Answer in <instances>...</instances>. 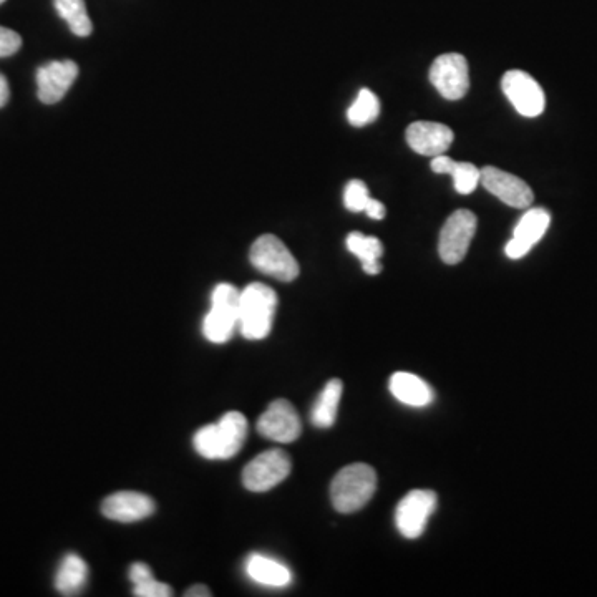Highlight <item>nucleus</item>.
<instances>
[{
  "mask_svg": "<svg viewBox=\"0 0 597 597\" xmlns=\"http://www.w3.org/2000/svg\"><path fill=\"white\" fill-rule=\"evenodd\" d=\"M248 437V420L243 413L229 412L218 423L199 428L195 450L208 460H229L238 455Z\"/></svg>",
  "mask_w": 597,
  "mask_h": 597,
  "instance_id": "nucleus-1",
  "label": "nucleus"
},
{
  "mask_svg": "<svg viewBox=\"0 0 597 597\" xmlns=\"http://www.w3.org/2000/svg\"><path fill=\"white\" fill-rule=\"evenodd\" d=\"M375 490L377 475L372 466L365 463L345 466L332 480V505L340 513H354L372 500Z\"/></svg>",
  "mask_w": 597,
  "mask_h": 597,
  "instance_id": "nucleus-2",
  "label": "nucleus"
},
{
  "mask_svg": "<svg viewBox=\"0 0 597 597\" xmlns=\"http://www.w3.org/2000/svg\"><path fill=\"white\" fill-rule=\"evenodd\" d=\"M277 309L276 292L261 282L249 284L239 299V331L249 340L266 339Z\"/></svg>",
  "mask_w": 597,
  "mask_h": 597,
  "instance_id": "nucleus-3",
  "label": "nucleus"
},
{
  "mask_svg": "<svg viewBox=\"0 0 597 597\" xmlns=\"http://www.w3.org/2000/svg\"><path fill=\"white\" fill-rule=\"evenodd\" d=\"M241 291L233 284H219L211 296V311L203 322V334L213 344H224L233 337L239 324Z\"/></svg>",
  "mask_w": 597,
  "mask_h": 597,
  "instance_id": "nucleus-4",
  "label": "nucleus"
},
{
  "mask_svg": "<svg viewBox=\"0 0 597 597\" xmlns=\"http://www.w3.org/2000/svg\"><path fill=\"white\" fill-rule=\"evenodd\" d=\"M249 259L258 271L274 277L277 281L292 282L299 276V264L296 258L286 248V244L272 234H264L256 239L249 253Z\"/></svg>",
  "mask_w": 597,
  "mask_h": 597,
  "instance_id": "nucleus-5",
  "label": "nucleus"
},
{
  "mask_svg": "<svg viewBox=\"0 0 597 597\" xmlns=\"http://www.w3.org/2000/svg\"><path fill=\"white\" fill-rule=\"evenodd\" d=\"M476 224L475 214L468 209H458L447 219L438 241V253L443 263L450 266L462 263L475 238Z\"/></svg>",
  "mask_w": 597,
  "mask_h": 597,
  "instance_id": "nucleus-6",
  "label": "nucleus"
},
{
  "mask_svg": "<svg viewBox=\"0 0 597 597\" xmlns=\"http://www.w3.org/2000/svg\"><path fill=\"white\" fill-rule=\"evenodd\" d=\"M291 458L279 448L267 450L248 463L243 471V483L249 491L264 493L291 475Z\"/></svg>",
  "mask_w": 597,
  "mask_h": 597,
  "instance_id": "nucleus-7",
  "label": "nucleus"
},
{
  "mask_svg": "<svg viewBox=\"0 0 597 597\" xmlns=\"http://www.w3.org/2000/svg\"><path fill=\"white\" fill-rule=\"evenodd\" d=\"M438 498L430 490H413L398 503L395 511L397 530L408 539H417L427 530L428 518L437 510Z\"/></svg>",
  "mask_w": 597,
  "mask_h": 597,
  "instance_id": "nucleus-8",
  "label": "nucleus"
},
{
  "mask_svg": "<svg viewBox=\"0 0 597 597\" xmlns=\"http://www.w3.org/2000/svg\"><path fill=\"white\" fill-rule=\"evenodd\" d=\"M501 88L516 112L526 118H536L544 112L546 97L543 88L530 73L510 70L501 80Z\"/></svg>",
  "mask_w": 597,
  "mask_h": 597,
  "instance_id": "nucleus-9",
  "label": "nucleus"
},
{
  "mask_svg": "<svg viewBox=\"0 0 597 597\" xmlns=\"http://www.w3.org/2000/svg\"><path fill=\"white\" fill-rule=\"evenodd\" d=\"M430 82L447 100H460L470 88L468 62L460 54H443L430 67Z\"/></svg>",
  "mask_w": 597,
  "mask_h": 597,
  "instance_id": "nucleus-10",
  "label": "nucleus"
},
{
  "mask_svg": "<svg viewBox=\"0 0 597 597\" xmlns=\"http://www.w3.org/2000/svg\"><path fill=\"white\" fill-rule=\"evenodd\" d=\"M258 432L271 442L291 443L301 437V418L292 403L276 400L259 417Z\"/></svg>",
  "mask_w": 597,
  "mask_h": 597,
  "instance_id": "nucleus-11",
  "label": "nucleus"
},
{
  "mask_svg": "<svg viewBox=\"0 0 597 597\" xmlns=\"http://www.w3.org/2000/svg\"><path fill=\"white\" fill-rule=\"evenodd\" d=\"M480 173L481 185L485 186L488 193L500 199L501 203L508 204L511 208H530L534 201L533 190L521 178L498 170L495 166H485Z\"/></svg>",
  "mask_w": 597,
  "mask_h": 597,
  "instance_id": "nucleus-12",
  "label": "nucleus"
},
{
  "mask_svg": "<svg viewBox=\"0 0 597 597\" xmlns=\"http://www.w3.org/2000/svg\"><path fill=\"white\" fill-rule=\"evenodd\" d=\"M78 77V65L73 60H55L37 70V93L45 105L59 103Z\"/></svg>",
  "mask_w": 597,
  "mask_h": 597,
  "instance_id": "nucleus-13",
  "label": "nucleus"
},
{
  "mask_svg": "<svg viewBox=\"0 0 597 597\" xmlns=\"http://www.w3.org/2000/svg\"><path fill=\"white\" fill-rule=\"evenodd\" d=\"M551 214L543 208L526 211L525 216L516 224L515 233L510 243L506 244V256L510 259L525 258L534 244H538L548 231Z\"/></svg>",
  "mask_w": 597,
  "mask_h": 597,
  "instance_id": "nucleus-14",
  "label": "nucleus"
},
{
  "mask_svg": "<svg viewBox=\"0 0 597 597\" xmlns=\"http://www.w3.org/2000/svg\"><path fill=\"white\" fill-rule=\"evenodd\" d=\"M156 510L155 501L150 496L136 491H120L108 496L103 501L102 513L105 518L118 523H136L153 515Z\"/></svg>",
  "mask_w": 597,
  "mask_h": 597,
  "instance_id": "nucleus-15",
  "label": "nucleus"
},
{
  "mask_svg": "<svg viewBox=\"0 0 597 597\" xmlns=\"http://www.w3.org/2000/svg\"><path fill=\"white\" fill-rule=\"evenodd\" d=\"M452 128L437 122H415L407 128V143L423 156L443 155L452 146Z\"/></svg>",
  "mask_w": 597,
  "mask_h": 597,
  "instance_id": "nucleus-16",
  "label": "nucleus"
},
{
  "mask_svg": "<svg viewBox=\"0 0 597 597\" xmlns=\"http://www.w3.org/2000/svg\"><path fill=\"white\" fill-rule=\"evenodd\" d=\"M390 392L398 402L410 407H427L433 402V390L425 380L408 372H397L390 379Z\"/></svg>",
  "mask_w": 597,
  "mask_h": 597,
  "instance_id": "nucleus-17",
  "label": "nucleus"
},
{
  "mask_svg": "<svg viewBox=\"0 0 597 597\" xmlns=\"http://www.w3.org/2000/svg\"><path fill=\"white\" fill-rule=\"evenodd\" d=\"M246 573L256 583L269 588H286L292 581V574L284 564L264 554H253L246 563Z\"/></svg>",
  "mask_w": 597,
  "mask_h": 597,
  "instance_id": "nucleus-18",
  "label": "nucleus"
},
{
  "mask_svg": "<svg viewBox=\"0 0 597 597\" xmlns=\"http://www.w3.org/2000/svg\"><path fill=\"white\" fill-rule=\"evenodd\" d=\"M345 243H347L350 253L360 259L367 274L377 276L382 271L380 258L384 254V246L380 243V239L374 238V236H365L362 233H350Z\"/></svg>",
  "mask_w": 597,
  "mask_h": 597,
  "instance_id": "nucleus-19",
  "label": "nucleus"
},
{
  "mask_svg": "<svg viewBox=\"0 0 597 597\" xmlns=\"http://www.w3.org/2000/svg\"><path fill=\"white\" fill-rule=\"evenodd\" d=\"M88 566L78 554H67L55 574V588L60 594L72 596L85 586Z\"/></svg>",
  "mask_w": 597,
  "mask_h": 597,
  "instance_id": "nucleus-20",
  "label": "nucleus"
},
{
  "mask_svg": "<svg viewBox=\"0 0 597 597\" xmlns=\"http://www.w3.org/2000/svg\"><path fill=\"white\" fill-rule=\"evenodd\" d=\"M344 392V385L339 379H332L327 382L322 390L321 397L316 402V407L312 410V423L317 428H331L337 418L340 398Z\"/></svg>",
  "mask_w": 597,
  "mask_h": 597,
  "instance_id": "nucleus-21",
  "label": "nucleus"
},
{
  "mask_svg": "<svg viewBox=\"0 0 597 597\" xmlns=\"http://www.w3.org/2000/svg\"><path fill=\"white\" fill-rule=\"evenodd\" d=\"M55 9L60 17L67 22L73 34L78 37H88L93 32V24L88 17L85 0H54Z\"/></svg>",
  "mask_w": 597,
  "mask_h": 597,
  "instance_id": "nucleus-22",
  "label": "nucleus"
},
{
  "mask_svg": "<svg viewBox=\"0 0 597 597\" xmlns=\"http://www.w3.org/2000/svg\"><path fill=\"white\" fill-rule=\"evenodd\" d=\"M380 113V102L374 92H370L367 88L360 90L359 95L355 98V102L350 105L347 118H349L350 125L354 127H364L367 123H372L377 120Z\"/></svg>",
  "mask_w": 597,
  "mask_h": 597,
  "instance_id": "nucleus-23",
  "label": "nucleus"
},
{
  "mask_svg": "<svg viewBox=\"0 0 597 597\" xmlns=\"http://www.w3.org/2000/svg\"><path fill=\"white\" fill-rule=\"evenodd\" d=\"M450 176H453L455 190L460 195H470V193L476 190L478 183H480L481 173L473 163H468V161H460L458 163L457 161V166H455V170H453Z\"/></svg>",
  "mask_w": 597,
  "mask_h": 597,
  "instance_id": "nucleus-24",
  "label": "nucleus"
},
{
  "mask_svg": "<svg viewBox=\"0 0 597 597\" xmlns=\"http://www.w3.org/2000/svg\"><path fill=\"white\" fill-rule=\"evenodd\" d=\"M369 199V188H367L364 181L352 180L345 186V208L352 211V213H362V211H365V206L369 203Z\"/></svg>",
  "mask_w": 597,
  "mask_h": 597,
  "instance_id": "nucleus-25",
  "label": "nucleus"
},
{
  "mask_svg": "<svg viewBox=\"0 0 597 597\" xmlns=\"http://www.w3.org/2000/svg\"><path fill=\"white\" fill-rule=\"evenodd\" d=\"M135 596L138 597H170L173 589L168 584L160 583L155 578L146 579L143 583L136 584Z\"/></svg>",
  "mask_w": 597,
  "mask_h": 597,
  "instance_id": "nucleus-26",
  "label": "nucleus"
},
{
  "mask_svg": "<svg viewBox=\"0 0 597 597\" xmlns=\"http://www.w3.org/2000/svg\"><path fill=\"white\" fill-rule=\"evenodd\" d=\"M22 47V39L14 30L0 27V57H10L17 54Z\"/></svg>",
  "mask_w": 597,
  "mask_h": 597,
  "instance_id": "nucleus-27",
  "label": "nucleus"
},
{
  "mask_svg": "<svg viewBox=\"0 0 597 597\" xmlns=\"http://www.w3.org/2000/svg\"><path fill=\"white\" fill-rule=\"evenodd\" d=\"M457 166V161L452 160L450 156L438 155L433 156L432 160V171L438 173V175H452L453 170Z\"/></svg>",
  "mask_w": 597,
  "mask_h": 597,
  "instance_id": "nucleus-28",
  "label": "nucleus"
},
{
  "mask_svg": "<svg viewBox=\"0 0 597 597\" xmlns=\"http://www.w3.org/2000/svg\"><path fill=\"white\" fill-rule=\"evenodd\" d=\"M150 578H153V573H151V569L146 564L135 563L130 568V581H132L133 586L143 583V581Z\"/></svg>",
  "mask_w": 597,
  "mask_h": 597,
  "instance_id": "nucleus-29",
  "label": "nucleus"
},
{
  "mask_svg": "<svg viewBox=\"0 0 597 597\" xmlns=\"http://www.w3.org/2000/svg\"><path fill=\"white\" fill-rule=\"evenodd\" d=\"M365 213L367 216L372 219H380L385 218V214H387V209H385L384 204L380 203L379 199L370 198L369 203L365 206Z\"/></svg>",
  "mask_w": 597,
  "mask_h": 597,
  "instance_id": "nucleus-30",
  "label": "nucleus"
},
{
  "mask_svg": "<svg viewBox=\"0 0 597 597\" xmlns=\"http://www.w3.org/2000/svg\"><path fill=\"white\" fill-rule=\"evenodd\" d=\"M10 98V88L7 78L0 73V108L5 107Z\"/></svg>",
  "mask_w": 597,
  "mask_h": 597,
  "instance_id": "nucleus-31",
  "label": "nucleus"
},
{
  "mask_svg": "<svg viewBox=\"0 0 597 597\" xmlns=\"http://www.w3.org/2000/svg\"><path fill=\"white\" fill-rule=\"evenodd\" d=\"M186 596L209 597L211 596V591H209V588H206V586H201V584H198V586H193V588L188 589V591H186Z\"/></svg>",
  "mask_w": 597,
  "mask_h": 597,
  "instance_id": "nucleus-32",
  "label": "nucleus"
},
{
  "mask_svg": "<svg viewBox=\"0 0 597 597\" xmlns=\"http://www.w3.org/2000/svg\"><path fill=\"white\" fill-rule=\"evenodd\" d=\"M5 0H0V5L4 4Z\"/></svg>",
  "mask_w": 597,
  "mask_h": 597,
  "instance_id": "nucleus-33",
  "label": "nucleus"
}]
</instances>
